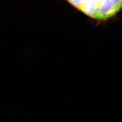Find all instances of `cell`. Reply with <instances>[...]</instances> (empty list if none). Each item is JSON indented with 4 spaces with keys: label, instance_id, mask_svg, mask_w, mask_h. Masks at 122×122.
I'll return each instance as SVG.
<instances>
[{
    "label": "cell",
    "instance_id": "obj_1",
    "mask_svg": "<svg viewBox=\"0 0 122 122\" xmlns=\"http://www.w3.org/2000/svg\"><path fill=\"white\" fill-rule=\"evenodd\" d=\"M87 16L105 20L116 15L122 8V0H66Z\"/></svg>",
    "mask_w": 122,
    "mask_h": 122
}]
</instances>
